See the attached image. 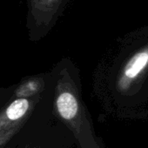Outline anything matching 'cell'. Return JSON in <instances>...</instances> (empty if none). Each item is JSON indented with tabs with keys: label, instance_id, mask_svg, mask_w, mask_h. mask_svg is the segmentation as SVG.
<instances>
[{
	"label": "cell",
	"instance_id": "5",
	"mask_svg": "<svg viewBox=\"0 0 148 148\" xmlns=\"http://www.w3.org/2000/svg\"><path fill=\"white\" fill-rule=\"evenodd\" d=\"M39 89V83L37 80H28L21 84L17 89L15 94L18 99H26L35 94Z\"/></svg>",
	"mask_w": 148,
	"mask_h": 148
},
{
	"label": "cell",
	"instance_id": "1",
	"mask_svg": "<svg viewBox=\"0 0 148 148\" xmlns=\"http://www.w3.org/2000/svg\"><path fill=\"white\" fill-rule=\"evenodd\" d=\"M71 0H26V25L32 37L47 32L64 14Z\"/></svg>",
	"mask_w": 148,
	"mask_h": 148
},
{
	"label": "cell",
	"instance_id": "4",
	"mask_svg": "<svg viewBox=\"0 0 148 148\" xmlns=\"http://www.w3.org/2000/svg\"><path fill=\"white\" fill-rule=\"evenodd\" d=\"M57 108L60 116L66 119H72L76 116L79 105L76 98L70 92H62L57 99Z\"/></svg>",
	"mask_w": 148,
	"mask_h": 148
},
{
	"label": "cell",
	"instance_id": "6",
	"mask_svg": "<svg viewBox=\"0 0 148 148\" xmlns=\"http://www.w3.org/2000/svg\"><path fill=\"white\" fill-rule=\"evenodd\" d=\"M19 127L0 131V148H3L9 142V140L12 139V138L15 135V133H17Z\"/></svg>",
	"mask_w": 148,
	"mask_h": 148
},
{
	"label": "cell",
	"instance_id": "3",
	"mask_svg": "<svg viewBox=\"0 0 148 148\" xmlns=\"http://www.w3.org/2000/svg\"><path fill=\"white\" fill-rule=\"evenodd\" d=\"M148 65V41L142 46L125 64L123 75L119 82L122 88H126L129 82L134 79L138 74Z\"/></svg>",
	"mask_w": 148,
	"mask_h": 148
},
{
	"label": "cell",
	"instance_id": "2",
	"mask_svg": "<svg viewBox=\"0 0 148 148\" xmlns=\"http://www.w3.org/2000/svg\"><path fill=\"white\" fill-rule=\"evenodd\" d=\"M32 103L27 99L13 100L0 112V131L20 127L31 110Z\"/></svg>",
	"mask_w": 148,
	"mask_h": 148
}]
</instances>
